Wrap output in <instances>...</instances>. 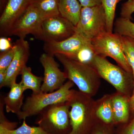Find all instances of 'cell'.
<instances>
[{
  "label": "cell",
  "instance_id": "obj_33",
  "mask_svg": "<svg viewBox=\"0 0 134 134\" xmlns=\"http://www.w3.org/2000/svg\"><path fill=\"white\" fill-rule=\"evenodd\" d=\"M130 110L132 112L134 113V93H132V95L130 97Z\"/></svg>",
  "mask_w": 134,
  "mask_h": 134
},
{
  "label": "cell",
  "instance_id": "obj_26",
  "mask_svg": "<svg viewBox=\"0 0 134 134\" xmlns=\"http://www.w3.org/2000/svg\"><path fill=\"white\" fill-rule=\"evenodd\" d=\"M16 46L7 50L2 52L0 54V70H7L14 56Z\"/></svg>",
  "mask_w": 134,
  "mask_h": 134
},
{
  "label": "cell",
  "instance_id": "obj_12",
  "mask_svg": "<svg viewBox=\"0 0 134 134\" xmlns=\"http://www.w3.org/2000/svg\"><path fill=\"white\" fill-rule=\"evenodd\" d=\"M91 40L80 34L75 32L73 36L59 42H44V50L45 53L54 56L60 54L68 58L74 55L81 47Z\"/></svg>",
  "mask_w": 134,
  "mask_h": 134
},
{
  "label": "cell",
  "instance_id": "obj_9",
  "mask_svg": "<svg viewBox=\"0 0 134 134\" xmlns=\"http://www.w3.org/2000/svg\"><path fill=\"white\" fill-rule=\"evenodd\" d=\"M75 33V26L59 15L43 21L40 40L44 42H59Z\"/></svg>",
  "mask_w": 134,
  "mask_h": 134
},
{
  "label": "cell",
  "instance_id": "obj_28",
  "mask_svg": "<svg viewBox=\"0 0 134 134\" xmlns=\"http://www.w3.org/2000/svg\"><path fill=\"white\" fill-rule=\"evenodd\" d=\"M134 12V0H128L123 3L121 8V17L131 19Z\"/></svg>",
  "mask_w": 134,
  "mask_h": 134
},
{
  "label": "cell",
  "instance_id": "obj_2",
  "mask_svg": "<svg viewBox=\"0 0 134 134\" xmlns=\"http://www.w3.org/2000/svg\"><path fill=\"white\" fill-rule=\"evenodd\" d=\"M91 97L74 90L70 100L69 117L71 130L69 134H90L97 121L96 101Z\"/></svg>",
  "mask_w": 134,
  "mask_h": 134
},
{
  "label": "cell",
  "instance_id": "obj_24",
  "mask_svg": "<svg viewBox=\"0 0 134 134\" xmlns=\"http://www.w3.org/2000/svg\"><path fill=\"white\" fill-rule=\"evenodd\" d=\"M5 104L3 96H1L0 99V134H7L10 131L17 128L18 123L12 122L7 119L4 114Z\"/></svg>",
  "mask_w": 134,
  "mask_h": 134
},
{
  "label": "cell",
  "instance_id": "obj_10",
  "mask_svg": "<svg viewBox=\"0 0 134 134\" xmlns=\"http://www.w3.org/2000/svg\"><path fill=\"white\" fill-rule=\"evenodd\" d=\"M39 60L44 69L41 91L52 92L61 88L66 82L67 77L65 72L60 70L53 56L44 53L40 56Z\"/></svg>",
  "mask_w": 134,
  "mask_h": 134
},
{
  "label": "cell",
  "instance_id": "obj_20",
  "mask_svg": "<svg viewBox=\"0 0 134 134\" xmlns=\"http://www.w3.org/2000/svg\"><path fill=\"white\" fill-rule=\"evenodd\" d=\"M96 55L97 54L91 42L84 46L74 55L69 58L82 64L92 66L93 59Z\"/></svg>",
  "mask_w": 134,
  "mask_h": 134
},
{
  "label": "cell",
  "instance_id": "obj_4",
  "mask_svg": "<svg viewBox=\"0 0 134 134\" xmlns=\"http://www.w3.org/2000/svg\"><path fill=\"white\" fill-rule=\"evenodd\" d=\"M69 102L57 103L44 108L35 124L49 134H69L71 131Z\"/></svg>",
  "mask_w": 134,
  "mask_h": 134
},
{
  "label": "cell",
  "instance_id": "obj_34",
  "mask_svg": "<svg viewBox=\"0 0 134 134\" xmlns=\"http://www.w3.org/2000/svg\"><path fill=\"white\" fill-rule=\"evenodd\" d=\"M7 0H1V11L2 12L4 9Z\"/></svg>",
  "mask_w": 134,
  "mask_h": 134
},
{
  "label": "cell",
  "instance_id": "obj_5",
  "mask_svg": "<svg viewBox=\"0 0 134 134\" xmlns=\"http://www.w3.org/2000/svg\"><path fill=\"white\" fill-rule=\"evenodd\" d=\"M92 66L100 78L113 86L117 92L127 96L130 79L133 77L132 74L111 63L105 57L97 54L94 58Z\"/></svg>",
  "mask_w": 134,
  "mask_h": 134
},
{
  "label": "cell",
  "instance_id": "obj_16",
  "mask_svg": "<svg viewBox=\"0 0 134 134\" xmlns=\"http://www.w3.org/2000/svg\"><path fill=\"white\" fill-rule=\"evenodd\" d=\"M111 98L112 95H106L96 101L95 114L97 119L101 122L115 126Z\"/></svg>",
  "mask_w": 134,
  "mask_h": 134
},
{
  "label": "cell",
  "instance_id": "obj_30",
  "mask_svg": "<svg viewBox=\"0 0 134 134\" xmlns=\"http://www.w3.org/2000/svg\"><path fill=\"white\" fill-rule=\"evenodd\" d=\"M13 46L12 45L10 41L8 38L3 37L0 38V50L1 52H4L9 50L12 48Z\"/></svg>",
  "mask_w": 134,
  "mask_h": 134
},
{
  "label": "cell",
  "instance_id": "obj_35",
  "mask_svg": "<svg viewBox=\"0 0 134 134\" xmlns=\"http://www.w3.org/2000/svg\"><path fill=\"white\" fill-rule=\"evenodd\" d=\"M122 1V0H119V2H120V1Z\"/></svg>",
  "mask_w": 134,
  "mask_h": 134
},
{
  "label": "cell",
  "instance_id": "obj_32",
  "mask_svg": "<svg viewBox=\"0 0 134 134\" xmlns=\"http://www.w3.org/2000/svg\"><path fill=\"white\" fill-rule=\"evenodd\" d=\"M7 70H0V88L3 87L5 83L6 76H7Z\"/></svg>",
  "mask_w": 134,
  "mask_h": 134
},
{
  "label": "cell",
  "instance_id": "obj_6",
  "mask_svg": "<svg viewBox=\"0 0 134 134\" xmlns=\"http://www.w3.org/2000/svg\"><path fill=\"white\" fill-rule=\"evenodd\" d=\"M96 54L109 57L115 61L119 66L132 74L122 47L121 36L105 31L91 41Z\"/></svg>",
  "mask_w": 134,
  "mask_h": 134
},
{
  "label": "cell",
  "instance_id": "obj_21",
  "mask_svg": "<svg viewBox=\"0 0 134 134\" xmlns=\"http://www.w3.org/2000/svg\"><path fill=\"white\" fill-rule=\"evenodd\" d=\"M114 28V33L134 40V23L131 19L120 17L116 19Z\"/></svg>",
  "mask_w": 134,
  "mask_h": 134
},
{
  "label": "cell",
  "instance_id": "obj_27",
  "mask_svg": "<svg viewBox=\"0 0 134 134\" xmlns=\"http://www.w3.org/2000/svg\"><path fill=\"white\" fill-rule=\"evenodd\" d=\"M114 125L105 124L97 120L90 134H115Z\"/></svg>",
  "mask_w": 134,
  "mask_h": 134
},
{
  "label": "cell",
  "instance_id": "obj_19",
  "mask_svg": "<svg viewBox=\"0 0 134 134\" xmlns=\"http://www.w3.org/2000/svg\"><path fill=\"white\" fill-rule=\"evenodd\" d=\"M59 0H33L31 5L36 8L43 21L60 15Z\"/></svg>",
  "mask_w": 134,
  "mask_h": 134
},
{
  "label": "cell",
  "instance_id": "obj_31",
  "mask_svg": "<svg viewBox=\"0 0 134 134\" xmlns=\"http://www.w3.org/2000/svg\"><path fill=\"white\" fill-rule=\"evenodd\" d=\"M82 7L101 5V0H77Z\"/></svg>",
  "mask_w": 134,
  "mask_h": 134
},
{
  "label": "cell",
  "instance_id": "obj_15",
  "mask_svg": "<svg viewBox=\"0 0 134 134\" xmlns=\"http://www.w3.org/2000/svg\"><path fill=\"white\" fill-rule=\"evenodd\" d=\"M10 90L7 96L3 97V100L7 113L17 114L22 110L23 105L25 90L21 83H14L10 87Z\"/></svg>",
  "mask_w": 134,
  "mask_h": 134
},
{
  "label": "cell",
  "instance_id": "obj_29",
  "mask_svg": "<svg viewBox=\"0 0 134 134\" xmlns=\"http://www.w3.org/2000/svg\"><path fill=\"white\" fill-rule=\"evenodd\" d=\"M118 126L115 130V134H134V117L126 124Z\"/></svg>",
  "mask_w": 134,
  "mask_h": 134
},
{
  "label": "cell",
  "instance_id": "obj_23",
  "mask_svg": "<svg viewBox=\"0 0 134 134\" xmlns=\"http://www.w3.org/2000/svg\"><path fill=\"white\" fill-rule=\"evenodd\" d=\"M121 37L124 53L132 70L133 78V93H134V40L126 36H121Z\"/></svg>",
  "mask_w": 134,
  "mask_h": 134
},
{
  "label": "cell",
  "instance_id": "obj_13",
  "mask_svg": "<svg viewBox=\"0 0 134 134\" xmlns=\"http://www.w3.org/2000/svg\"><path fill=\"white\" fill-rule=\"evenodd\" d=\"M16 50L12 62L8 68L4 87L10 88L16 82L17 77L21 75L23 69L26 66L30 55L29 43L24 39L19 38L15 44Z\"/></svg>",
  "mask_w": 134,
  "mask_h": 134
},
{
  "label": "cell",
  "instance_id": "obj_22",
  "mask_svg": "<svg viewBox=\"0 0 134 134\" xmlns=\"http://www.w3.org/2000/svg\"><path fill=\"white\" fill-rule=\"evenodd\" d=\"M119 2V0H101L105 14L106 31L108 32H113L116 6Z\"/></svg>",
  "mask_w": 134,
  "mask_h": 134
},
{
  "label": "cell",
  "instance_id": "obj_1",
  "mask_svg": "<svg viewBox=\"0 0 134 134\" xmlns=\"http://www.w3.org/2000/svg\"><path fill=\"white\" fill-rule=\"evenodd\" d=\"M54 55L63 66L67 79L75 85L79 91L91 97L96 95L100 87V77L92 66L82 64L60 54Z\"/></svg>",
  "mask_w": 134,
  "mask_h": 134
},
{
  "label": "cell",
  "instance_id": "obj_18",
  "mask_svg": "<svg viewBox=\"0 0 134 134\" xmlns=\"http://www.w3.org/2000/svg\"><path fill=\"white\" fill-rule=\"evenodd\" d=\"M21 75V80L20 82L25 91L29 90H31L34 93L41 92L43 77L34 74L31 68L26 66L23 69Z\"/></svg>",
  "mask_w": 134,
  "mask_h": 134
},
{
  "label": "cell",
  "instance_id": "obj_3",
  "mask_svg": "<svg viewBox=\"0 0 134 134\" xmlns=\"http://www.w3.org/2000/svg\"><path fill=\"white\" fill-rule=\"evenodd\" d=\"M74 84L68 80L63 86L52 92H42L32 93L27 97L21 111L17 114L19 120H26L28 117L37 115L44 108L58 103L68 102L72 96L74 90L71 89Z\"/></svg>",
  "mask_w": 134,
  "mask_h": 134
},
{
  "label": "cell",
  "instance_id": "obj_14",
  "mask_svg": "<svg viewBox=\"0 0 134 134\" xmlns=\"http://www.w3.org/2000/svg\"><path fill=\"white\" fill-rule=\"evenodd\" d=\"M130 97L118 92L112 95L114 122L115 126L126 124L129 121Z\"/></svg>",
  "mask_w": 134,
  "mask_h": 134
},
{
  "label": "cell",
  "instance_id": "obj_25",
  "mask_svg": "<svg viewBox=\"0 0 134 134\" xmlns=\"http://www.w3.org/2000/svg\"><path fill=\"white\" fill-rule=\"evenodd\" d=\"M7 134H49L40 127L31 126L23 120L22 125L14 130L10 131Z\"/></svg>",
  "mask_w": 134,
  "mask_h": 134
},
{
  "label": "cell",
  "instance_id": "obj_17",
  "mask_svg": "<svg viewBox=\"0 0 134 134\" xmlns=\"http://www.w3.org/2000/svg\"><path fill=\"white\" fill-rule=\"evenodd\" d=\"M82 7L77 0H59L60 15L75 26L80 19Z\"/></svg>",
  "mask_w": 134,
  "mask_h": 134
},
{
  "label": "cell",
  "instance_id": "obj_8",
  "mask_svg": "<svg viewBox=\"0 0 134 134\" xmlns=\"http://www.w3.org/2000/svg\"><path fill=\"white\" fill-rule=\"evenodd\" d=\"M43 21L38 11L31 5L15 23L8 36H17L24 39L26 35L31 34L40 40Z\"/></svg>",
  "mask_w": 134,
  "mask_h": 134
},
{
  "label": "cell",
  "instance_id": "obj_7",
  "mask_svg": "<svg viewBox=\"0 0 134 134\" xmlns=\"http://www.w3.org/2000/svg\"><path fill=\"white\" fill-rule=\"evenodd\" d=\"M106 31V15L102 4L82 7L75 32L92 40Z\"/></svg>",
  "mask_w": 134,
  "mask_h": 134
},
{
  "label": "cell",
  "instance_id": "obj_11",
  "mask_svg": "<svg viewBox=\"0 0 134 134\" xmlns=\"http://www.w3.org/2000/svg\"><path fill=\"white\" fill-rule=\"evenodd\" d=\"M32 1L7 0L0 17L1 36H8L12 26L31 5Z\"/></svg>",
  "mask_w": 134,
  "mask_h": 134
}]
</instances>
